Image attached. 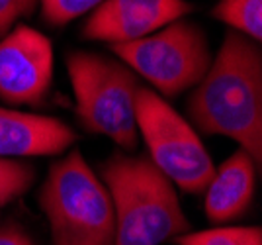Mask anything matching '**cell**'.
I'll return each mask as SVG.
<instances>
[{"label": "cell", "instance_id": "obj_1", "mask_svg": "<svg viewBox=\"0 0 262 245\" xmlns=\"http://www.w3.org/2000/svg\"><path fill=\"white\" fill-rule=\"evenodd\" d=\"M192 128L239 144L262 165V53L260 45L229 30L208 73L186 102Z\"/></svg>", "mask_w": 262, "mask_h": 245}, {"label": "cell", "instance_id": "obj_2", "mask_svg": "<svg viewBox=\"0 0 262 245\" xmlns=\"http://www.w3.org/2000/svg\"><path fill=\"white\" fill-rule=\"evenodd\" d=\"M116 216L114 245H163L192 232L176 187L147 155L118 151L100 165Z\"/></svg>", "mask_w": 262, "mask_h": 245}, {"label": "cell", "instance_id": "obj_3", "mask_svg": "<svg viewBox=\"0 0 262 245\" xmlns=\"http://www.w3.org/2000/svg\"><path fill=\"white\" fill-rule=\"evenodd\" d=\"M53 245H114V204L102 178L73 149L55 161L39 190Z\"/></svg>", "mask_w": 262, "mask_h": 245}, {"label": "cell", "instance_id": "obj_4", "mask_svg": "<svg viewBox=\"0 0 262 245\" xmlns=\"http://www.w3.org/2000/svg\"><path fill=\"white\" fill-rule=\"evenodd\" d=\"M67 73L78 124L88 134L104 135L123 151H133L137 147V75L118 59L94 51H71Z\"/></svg>", "mask_w": 262, "mask_h": 245}, {"label": "cell", "instance_id": "obj_5", "mask_svg": "<svg viewBox=\"0 0 262 245\" xmlns=\"http://www.w3.org/2000/svg\"><path fill=\"white\" fill-rule=\"evenodd\" d=\"M135 122L149 159L176 189L190 194L206 190L215 171L211 155L192 124L151 87L137 89Z\"/></svg>", "mask_w": 262, "mask_h": 245}, {"label": "cell", "instance_id": "obj_6", "mask_svg": "<svg viewBox=\"0 0 262 245\" xmlns=\"http://www.w3.org/2000/svg\"><path fill=\"white\" fill-rule=\"evenodd\" d=\"M110 49L163 98H176L194 89L213 59L206 32L184 18L137 42L110 45Z\"/></svg>", "mask_w": 262, "mask_h": 245}, {"label": "cell", "instance_id": "obj_7", "mask_svg": "<svg viewBox=\"0 0 262 245\" xmlns=\"http://www.w3.org/2000/svg\"><path fill=\"white\" fill-rule=\"evenodd\" d=\"M53 85V44L39 30L16 24L0 37V100L41 106Z\"/></svg>", "mask_w": 262, "mask_h": 245}, {"label": "cell", "instance_id": "obj_8", "mask_svg": "<svg viewBox=\"0 0 262 245\" xmlns=\"http://www.w3.org/2000/svg\"><path fill=\"white\" fill-rule=\"evenodd\" d=\"M194 10L188 0H104L90 12L82 37L108 45L131 44L182 20Z\"/></svg>", "mask_w": 262, "mask_h": 245}, {"label": "cell", "instance_id": "obj_9", "mask_svg": "<svg viewBox=\"0 0 262 245\" xmlns=\"http://www.w3.org/2000/svg\"><path fill=\"white\" fill-rule=\"evenodd\" d=\"M77 132L53 116H39L0 106V157H51L65 153Z\"/></svg>", "mask_w": 262, "mask_h": 245}, {"label": "cell", "instance_id": "obj_10", "mask_svg": "<svg viewBox=\"0 0 262 245\" xmlns=\"http://www.w3.org/2000/svg\"><path fill=\"white\" fill-rule=\"evenodd\" d=\"M258 171L252 157L241 147L215 167L204 190V210L209 222L225 226L245 216L254 198Z\"/></svg>", "mask_w": 262, "mask_h": 245}, {"label": "cell", "instance_id": "obj_11", "mask_svg": "<svg viewBox=\"0 0 262 245\" xmlns=\"http://www.w3.org/2000/svg\"><path fill=\"white\" fill-rule=\"evenodd\" d=\"M211 16L233 32L260 44L262 0H219L211 8Z\"/></svg>", "mask_w": 262, "mask_h": 245}, {"label": "cell", "instance_id": "obj_12", "mask_svg": "<svg viewBox=\"0 0 262 245\" xmlns=\"http://www.w3.org/2000/svg\"><path fill=\"white\" fill-rule=\"evenodd\" d=\"M176 245H262L258 226H215L202 232H186L172 239Z\"/></svg>", "mask_w": 262, "mask_h": 245}, {"label": "cell", "instance_id": "obj_13", "mask_svg": "<svg viewBox=\"0 0 262 245\" xmlns=\"http://www.w3.org/2000/svg\"><path fill=\"white\" fill-rule=\"evenodd\" d=\"M35 177V167L30 163L0 157V210L32 189Z\"/></svg>", "mask_w": 262, "mask_h": 245}, {"label": "cell", "instance_id": "obj_14", "mask_svg": "<svg viewBox=\"0 0 262 245\" xmlns=\"http://www.w3.org/2000/svg\"><path fill=\"white\" fill-rule=\"evenodd\" d=\"M104 0H39L41 18L53 28H63L77 18L96 10Z\"/></svg>", "mask_w": 262, "mask_h": 245}, {"label": "cell", "instance_id": "obj_15", "mask_svg": "<svg viewBox=\"0 0 262 245\" xmlns=\"http://www.w3.org/2000/svg\"><path fill=\"white\" fill-rule=\"evenodd\" d=\"M39 0H0V37L16 24L35 14Z\"/></svg>", "mask_w": 262, "mask_h": 245}, {"label": "cell", "instance_id": "obj_16", "mask_svg": "<svg viewBox=\"0 0 262 245\" xmlns=\"http://www.w3.org/2000/svg\"><path fill=\"white\" fill-rule=\"evenodd\" d=\"M0 245H35V241L20 223L6 222L0 226Z\"/></svg>", "mask_w": 262, "mask_h": 245}]
</instances>
